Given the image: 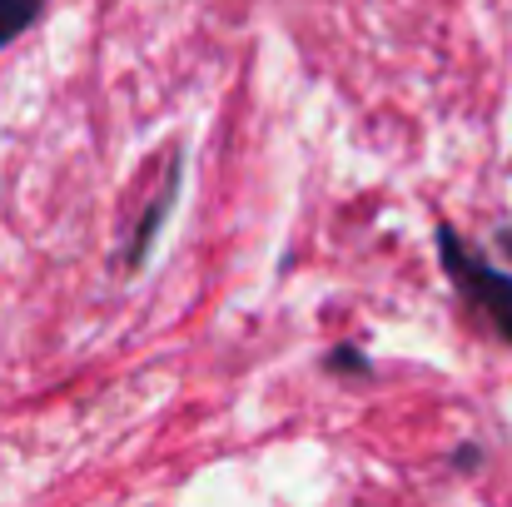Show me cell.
<instances>
[{
	"label": "cell",
	"mask_w": 512,
	"mask_h": 507,
	"mask_svg": "<svg viewBox=\"0 0 512 507\" xmlns=\"http://www.w3.org/2000/svg\"><path fill=\"white\" fill-rule=\"evenodd\" d=\"M433 244H438V264H443L448 284L463 294V304H473L493 324V334L512 343V274L498 269L488 254H478L453 224H438Z\"/></svg>",
	"instance_id": "6da1fadb"
},
{
	"label": "cell",
	"mask_w": 512,
	"mask_h": 507,
	"mask_svg": "<svg viewBox=\"0 0 512 507\" xmlns=\"http://www.w3.org/2000/svg\"><path fill=\"white\" fill-rule=\"evenodd\" d=\"M179 174H184V160L174 155L170 174L155 184L150 204L135 214V224H130V234H125V249H120V269H125V274H135V269L150 259V249L160 244V234H165V224H170L174 204H179Z\"/></svg>",
	"instance_id": "7a4b0ae2"
},
{
	"label": "cell",
	"mask_w": 512,
	"mask_h": 507,
	"mask_svg": "<svg viewBox=\"0 0 512 507\" xmlns=\"http://www.w3.org/2000/svg\"><path fill=\"white\" fill-rule=\"evenodd\" d=\"M50 0H0V50L15 45L40 15H45Z\"/></svg>",
	"instance_id": "3957f363"
},
{
	"label": "cell",
	"mask_w": 512,
	"mask_h": 507,
	"mask_svg": "<svg viewBox=\"0 0 512 507\" xmlns=\"http://www.w3.org/2000/svg\"><path fill=\"white\" fill-rule=\"evenodd\" d=\"M329 368H334V373H353V378H368V373H373V363H368L358 348H334V353H329Z\"/></svg>",
	"instance_id": "277c9868"
},
{
	"label": "cell",
	"mask_w": 512,
	"mask_h": 507,
	"mask_svg": "<svg viewBox=\"0 0 512 507\" xmlns=\"http://www.w3.org/2000/svg\"><path fill=\"white\" fill-rule=\"evenodd\" d=\"M478 458H483V453H478V448L468 443V448H458V453H453V468H463V473H468V468H473Z\"/></svg>",
	"instance_id": "5b68a950"
}]
</instances>
